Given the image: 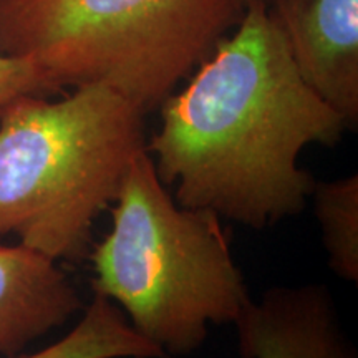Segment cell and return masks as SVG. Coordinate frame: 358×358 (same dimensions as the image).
Here are the masks:
<instances>
[{"label":"cell","mask_w":358,"mask_h":358,"mask_svg":"<svg viewBox=\"0 0 358 358\" xmlns=\"http://www.w3.org/2000/svg\"><path fill=\"white\" fill-rule=\"evenodd\" d=\"M161 108L146 150L176 203L256 231L303 211L315 179L299 156L348 129L302 78L266 2L244 7L234 34Z\"/></svg>","instance_id":"1"},{"label":"cell","mask_w":358,"mask_h":358,"mask_svg":"<svg viewBox=\"0 0 358 358\" xmlns=\"http://www.w3.org/2000/svg\"><path fill=\"white\" fill-rule=\"evenodd\" d=\"M145 115L103 83L13 101L0 116V236L53 261L87 256L96 216L146 150Z\"/></svg>","instance_id":"2"},{"label":"cell","mask_w":358,"mask_h":358,"mask_svg":"<svg viewBox=\"0 0 358 358\" xmlns=\"http://www.w3.org/2000/svg\"><path fill=\"white\" fill-rule=\"evenodd\" d=\"M148 150L129 164L108 236L93 245L95 294L164 355H189L208 325H234L252 301L216 213L171 199Z\"/></svg>","instance_id":"3"},{"label":"cell","mask_w":358,"mask_h":358,"mask_svg":"<svg viewBox=\"0 0 358 358\" xmlns=\"http://www.w3.org/2000/svg\"><path fill=\"white\" fill-rule=\"evenodd\" d=\"M241 0H0V52L52 93L108 85L148 113L239 20Z\"/></svg>","instance_id":"4"},{"label":"cell","mask_w":358,"mask_h":358,"mask_svg":"<svg viewBox=\"0 0 358 358\" xmlns=\"http://www.w3.org/2000/svg\"><path fill=\"white\" fill-rule=\"evenodd\" d=\"M271 17L308 87L358 123V0H267Z\"/></svg>","instance_id":"5"},{"label":"cell","mask_w":358,"mask_h":358,"mask_svg":"<svg viewBox=\"0 0 358 358\" xmlns=\"http://www.w3.org/2000/svg\"><path fill=\"white\" fill-rule=\"evenodd\" d=\"M234 325L243 358H358L322 284L267 290Z\"/></svg>","instance_id":"6"},{"label":"cell","mask_w":358,"mask_h":358,"mask_svg":"<svg viewBox=\"0 0 358 358\" xmlns=\"http://www.w3.org/2000/svg\"><path fill=\"white\" fill-rule=\"evenodd\" d=\"M80 306L57 261L22 244H0V355L15 357L64 325Z\"/></svg>","instance_id":"7"},{"label":"cell","mask_w":358,"mask_h":358,"mask_svg":"<svg viewBox=\"0 0 358 358\" xmlns=\"http://www.w3.org/2000/svg\"><path fill=\"white\" fill-rule=\"evenodd\" d=\"M10 358H166L129 325L118 306L95 294L65 337L29 355Z\"/></svg>","instance_id":"8"},{"label":"cell","mask_w":358,"mask_h":358,"mask_svg":"<svg viewBox=\"0 0 358 358\" xmlns=\"http://www.w3.org/2000/svg\"><path fill=\"white\" fill-rule=\"evenodd\" d=\"M329 266L342 279L358 280V176L315 181L312 194Z\"/></svg>","instance_id":"9"},{"label":"cell","mask_w":358,"mask_h":358,"mask_svg":"<svg viewBox=\"0 0 358 358\" xmlns=\"http://www.w3.org/2000/svg\"><path fill=\"white\" fill-rule=\"evenodd\" d=\"M47 93H52L50 87L29 60L0 52V116L22 96Z\"/></svg>","instance_id":"10"},{"label":"cell","mask_w":358,"mask_h":358,"mask_svg":"<svg viewBox=\"0 0 358 358\" xmlns=\"http://www.w3.org/2000/svg\"><path fill=\"white\" fill-rule=\"evenodd\" d=\"M252 2H266L267 3V0H241L243 7H245V6H248V3H252Z\"/></svg>","instance_id":"11"}]
</instances>
